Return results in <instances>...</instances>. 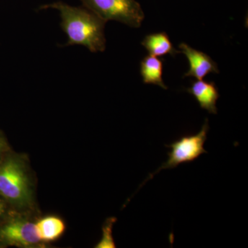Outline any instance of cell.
Here are the masks:
<instances>
[{
    "instance_id": "1",
    "label": "cell",
    "mask_w": 248,
    "mask_h": 248,
    "mask_svg": "<svg viewBox=\"0 0 248 248\" xmlns=\"http://www.w3.org/2000/svg\"><path fill=\"white\" fill-rule=\"evenodd\" d=\"M0 197L12 210L40 215L35 175L27 155L11 152L0 159Z\"/></svg>"
},
{
    "instance_id": "2",
    "label": "cell",
    "mask_w": 248,
    "mask_h": 248,
    "mask_svg": "<svg viewBox=\"0 0 248 248\" xmlns=\"http://www.w3.org/2000/svg\"><path fill=\"white\" fill-rule=\"evenodd\" d=\"M39 9H55L60 13L62 29L68 37L66 46H83L92 53L105 50L104 28L107 22L84 6L56 1L42 5Z\"/></svg>"
},
{
    "instance_id": "3",
    "label": "cell",
    "mask_w": 248,
    "mask_h": 248,
    "mask_svg": "<svg viewBox=\"0 0 248 248\" xmlns=\"http://www.w3.org/2000/svg\"><path fill=\"white\" fill-rule=\"evenodd\" d=\"M40 215L11 210L0 222V243L22 248H42L43 244L37 234L35 222Z\"/></svg>"
},
{
    "instance_id": "4",
    "label": "cell",
    "mask_w": 248,
    "mask_h": 248,
    "mask_svg": "<svg viewBox=\"0 0 248 248\" xmlns=\"http://www.w3.org/2000/svg\"><path fill=\"white\" fill-rule=\"evenodd\" d=\"M83 6L105 22L117 21L133 28L141 25L144 14L136 0H81Z\"/></svg>"
},
{
    "instance_id": "5",
    "label": "cell",
    "mask_w": 248,
    "mask_h": 248,
    "mask_svg": "<svg viewBox=\"0 0 248 248\" xmlns=\"http://www.w3.org/2000/svg\"><path fill=\"white\" fill-rule=\"evenodd\" d=\"M208 130V121L205 120V123L198 133L184 135L170 145L166 146L172 149L168 154L169 159L159 169L151 174L145 182L152 179L161 170L175 169L179 165L192 162L200 155L208 153L204 149L203 146L207 140Z\"/></svg>"
},
{
    "instance_id": "6",
    "label": "cell",
    "mask_w": 248,
    "mask_h": 248,
    "mask_svg": "<svg viewBox=\"0 0 248 248\" xmlns=\"http://www.w3.org/2000/svg\"><path fill=\"white\" fill-rule=\"evenodd\" d=\"M179 48V52L186 55L190 64L189 71L184 77H194L197 79H203L210 73L219 72L217 63L206 54L192 48L185 43L181 44Z\"/></svg>"
},
{
    "instance_id": "7",
    "label": "cell",
    "mask_w": 248,
    "mask_h": 248,
    "mask_svg": "<svg viewBox=\"0 0 248 248\" xmlns=\"http://www.w3.org/2000/svg\"><path fill=\"white\" fill-rule=\"evenodd\" d=\"M187 91L195 97L202 108L210 113H217V102L219 94L215 83L198 79L192 83Z\"/></svg>"
},
{
    "instance_id": "8",
    "label": "cell",
    "mask_w": 248,
    "mask_h": 248,
    "mask_svg": "<svg viewBox=\"0 0 248 248\" xmlns=\"http://www.w3.org/2000/svg\"><path fill=\"white\" fill-rule=\"evenodd\" d=\"M35 225L39 237L45 245L58 241L66 230V223L63 218L57 215L38 217Z\"/></svg>"
},
{
    "instance_id": "9",
    "label": "cell",
    "mask_w": 248,
    "mask_h": 248,
    "mask_svg": "<svg viewBox=\"0 0 248 248\" xmlns=\"http://www.w3.org/2000/svg\"><path fill=\"white\" fill-rule=\"evenodd\" d=\"M164 63L157 57L148 55L141 62V75L145 84L156 85L164 89L168 87L163 80Z\"/></svg>"
},
{
    "instance_id": "10",
    "label": "cell",
    "mask_w": 248,
    "mask_h": 248,
    "mask_svg": "<svg viewBox=\"0 0 248 248\" xmlns=\"http://www.w3.org/2000/svg\"><path fill=\"white\" fill-rule=\"evenodd\" d=\"M142 45L148 50L150 55L155 57L164 56L166 55H175L179 53L170 40L166 32L151 34L146 36L142 42Z\"/></svg>"
},
{
    "instance_id": "11",
    "label": "cell",
    "mask_w": 248,
    "mask_h": 248,
    "mask_svg": "<svg viewBox=\"0 0 248 248\" xmlns=\"http://www.w3.org/2000/svg\"><path fill=\"white\" fill-rule=\"evenodd\" d=\"M117 221L115 217H110L106 220L102 227V237L100 241L96 245V248H116L113 237H112V226Z\"/></svg>"
},
{
    "instance_id": "12",
    "label": "cell",
    "mask_w": 248,
    "mask_h": 248,
    "mask_svg": "<svg viewBox=\"0 0 248 248\" xmlns=\"http://www.w3.org/2000/svg\"><path fill=\"white\" fill-rule=\"evenodd\" d=\"M11 210L12 209L10 208L6 202L0 197V222L4 219V217L8 215Z\"/></svg>"
},
{
    "instance_id": "13",
    "label": "cell",
    "mask_w": 248,
    "mask_h": 248,
    "mask_svg": "<svg viewBox=\"0 0 248 248\" xmlns=\"http://www.w3.org/2000/svg\"><path fill=\"white\" fill-rule=\"evenodd\" d=\"M8 153H9V146H8L6 140L0 134V159Z\"/></svg>"
}]
</instances>
